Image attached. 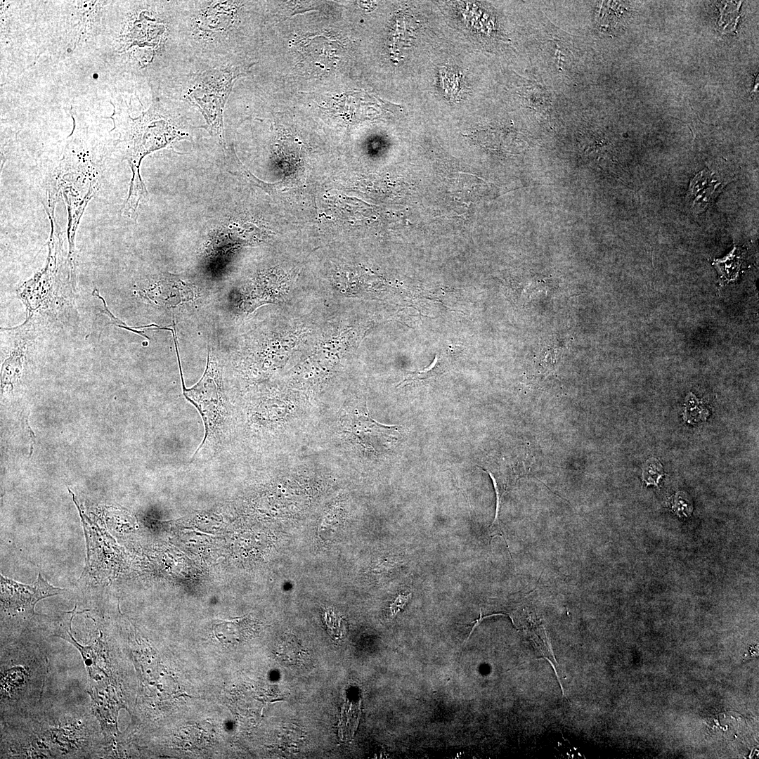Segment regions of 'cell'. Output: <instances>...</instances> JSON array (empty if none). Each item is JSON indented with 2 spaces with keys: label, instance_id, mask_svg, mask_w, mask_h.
<instances>
[{
  "label": "cell",
  "instance_id": "4",
  "mask_svg": "<svg viewBox=\"0 0 759 759\" xmlns=\"http://www.w3.org/2000/svg\"><path fill=\"white\" fill-rule=\"evenodd\" d=\"M58 189L61 190L69 213L68 237L70 251L74 247V233L84 209L98 186V171L88 162L64 164L58 172Z\"/></svg>",
  "mask_w": 759,
  "mask_h": 759
},
{
  "label": "cell",
  "instance_id": "9",
  "mask_svg": "<svg viewBox=\"0 0 759 759\" xmlns=\"http://www.w3.org/2000/svg\"><path fill=\"white\" fill-rule=\"evenodd\" d=\"M360 716V705L347 702L342 710L339 724V734L343 740H349L353 737L358 726Z\"/></svg>",
  "mask_w": 759,
  "mask_h": 759
},
{
  "label": "cell",
  "instance_id": "11",
  "mask_svg": "<svg viewBox=\"0 0 759 759\" xmlns=\"http://www.w3.org/2000/svg\"><path fill=\"white\" fill-rule=\"evenodd\" d=\"M438 358L436 356L432 363L427 368L422 370H417L415 372H410L406 375L404 379L399 384L411 382L417 380L426 379L430 377H433L436 375L439 370L438 367Z\"/></svg>",
  "mask_w": 759,
  "mask_h": 759
},
{
  "label": "cell",
  "instance_id": "10",
  "mask_svg": "<svg viewBox=\"0 0 759 759\" xmlns=\"http://www.w3.org/2000/svg\"><path fill=\"white\" fill-rule=\"evenodd\" d=\"M723 281L729 282L738 275L741 265L740 252L734 247L724 259H715L713 263Z\"/></svg>",
  "mask_w": 759,
  "mask_h": 759
},
{
  "label": "cell",
  "instance_id": "12",
  "mask_svg": "<svg viewBox=\"0 0 759 759\" xmlns=\"http://www.w3.org/2000/svg\"><path fill=\"white\" fill-rule=\"evenodd\" d=\"M325 621L332 636L340 637L343 635L344 625L341 618L332 611H327L325 614Z\"/></svg>",
  "mask_w": 759,
  "mask_h": 759
},
{
  "label": "cell",
  "instance_id": "7",
  "mask_svg": "<svg viewBox=\"0 0 759 759\" xmlns=\"http://www.w3.org/2000/svg\"><path fill=\"white\" fill-rule=\"evenodd\" d=\"M143 292L156 304L167 306H176L192 301L195 296L192 285L171 274L151 280L143 289Z\"/></svg>",
  "mask_w": 759,
  "mask_h": 759
},
{
  "label": "cell",
  "instance_id": "13",
  "mask_svg": "<svg viewBox=\"0 0 759 759\" xmlns=\"http://www.w3.org/2000/svg\"><path fill=\"white\" fill-rule=\"evenodd\" d=\"M411 597V594L407 595H399L396 599L392 602L390 606V609L393 616H395L401 609L404 608V606L408 602V599Z\"/></svg>",
  "mask_w": 759,
  "mask_h": 759
},
{
  "label": "cell",
  "instance_id": "3",
  "mask_svg": "<svg viewBox=\"0 0 759 759\" xmlns=\"http://www.w3.org/2000/svg\"><path fill=\"white\" fill-rule=\"evenodd\" d=\"M251 66H229L205 72L196 79L188 91V100L200 109L212 134L223 145L225 104L235 81L246 74Z\"/></svg>",
  "mask_w": 759,
  "mask_h": 759
},
{
  "label": "cell",
  "instance_id": "2",
  "mask_svg": "<svg viewBox=\"0 0 759 759\" xmlns=\"http://www.w3.org/2000/svg\"><path fill=\"white\" fill-rule=\"evenodd\" d=\"M179 137L176 129L164 119H143L136 124L126 152L132 177L129 195L122 208L123 215L136 219L138 204L148 195L139 169L143 157L167 146Z\"/></svg>",
  "mask_w": 759,
  "mask_h": 759
},
{
  "label": "cell",
  "instance_id": "8",
  "mask_svg": "<svg viewBox=\"0 0 759 759\" xmlns=\"http://www.w3.org/2000/svg\"><path fill=\"white\" fill-rule=\"evenodd\" d=\"M252 626L250 619L241 617L216 623L214 626V632L222 644H235L245 641L252 635Z\"/></svg>",
  "mask_w": 759,
  "mask_h": 759
},
{
  "label": "cell",
  "instance_id": "1",
  "mask_svg": "<svg viewBox=\"0 0 759 759\" xmlns=\"http://www.w3.org/2000/svg\"><path fill=\"white\" fill-rule=\"evenodd\" d=\"M182 386L183 396L198 410L205 424V436L193 459L214 455L230 443L233 410L212 352L208 351L205 371L198 382L186 389L182 380Z\"/></svg>",
  "mask_w": 759,
  "mask_h": 759
},
{
  "label": "cell",
  "instance_id": "5",
  "mask_svg": "<svg viewBox=\"0 0 759 759\" xmlns=\"http://www.w3.org/2000/svg\"><path fill=\"white\" fill-rule=\"evenodd\" d=\"M1 590L4 606L13 610L33 611L38 601L56 595L63 592L64 589L53 587L39 573L37 580L32 585L18 583L1 575Z\"/></svg>",
  "mask_w": 759,
  "mask_h": 759
},
{
  "label": "cell",
  "instance_id": "6",
  "mask_svg": "<svg viewBox=\"0 0 759 759\" xmlns=\"http://www.w3.org/2000/svg\"><path fill=\"white\" fill-rule=\"evenodd\" d=\"M729 182L707 168L697 173L690 181L686 197L693 214H699L711 206Z\"/></svg>",
  "mask_w": 759,
  "mask_h": 759
}]
</instances>
